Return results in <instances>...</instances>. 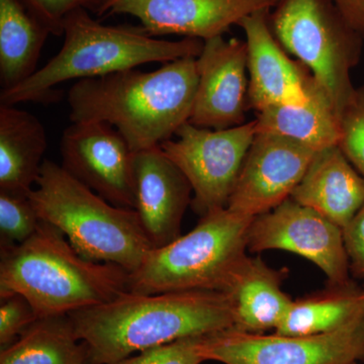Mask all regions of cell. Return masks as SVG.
<instances>
[{
    "instance_id": "16",
    "label": "cell",
    "mask_w": 364,
    "mask_h": 364,
    "mask_svg": "<svg viewBox=\"0 0 364 364\" xmlns=\"http://www.w3.org/2000/svg\"><path fill=\"white\" fill-rule=\"evenodd\" d=\"M135 188V210L154 248L178 238L193 188L160 146L136 153Z\"/></svg>"
},
{
    "instance_id": "5",
    "label": "cell",
    "mask_w": 364,
    "mask_h": 364,
    "mask_svg": "<svg viewBox=\"0 0 364 364\" xmlns=\"http://www.w3.org/2000/svg\"><path fill=\"white\" fill-rule=\"evenodd\" d=\"M28 198L42 221L63 233L85 259L136 272L154 248L138 213L117 207L45 159Z\"/></svg>"
},
{
    "instance_id": "14",
    "label": "cell",
    "mask_w": 364,
    "mask_h": 364,
    "mask_svg": "<svg viewBox=\"0 0 364 364\" xmlns=\"http://www.w3.org/2000/svg\"><path fill=\"white\" fill-rule=\"evenodd\" d=\"M247 45L223 36L205 41L196 58L198 90L188 123L223 130L246 123Z\"/></svg>"
},
{
    "instance_id": "20",
    "label": "cell",
    "mask_w": 364,
    "mask_h": 364,
    "mask_svg": "<svg viewBox=\"0 0 364 364\" xmlns=\"http://www.w3.org/2000/svg\"><path fill=\"white\" fill-rule=\"evenodd\" d=\"M257 133L291 139L316 152L338 145L340 122L332 100L316 79H311L308 97L301 104L277 105L257 112Z\"/></svg>"
},
{
    "instance_id": "4",
    "label": "cell",
    "mask_w": 364,
    "mask_h": 364,
    "mask_svg": "<svg viewBox=\"0 0 364 364\" xmlns=\"http://www.w3.org/2000/svg\"><path fill=\"white\" fill-rule=\"evenodd\" d=\"M128 282L126 270L85 259L44 221L25 243L0 256V296L21 294L39 318L107 303L128 291Z\"/></svg>"
},
{
    "instance_id": "30",
    "label": "cell",
    "mask_w": 364,
    "mask_h": 364,
    "mask_svg": "<svg viewBox=\"0 0 364 364\" xmlns=\"http://www.w3.org/2000/svg\"><path fill=\"white\" fill-rule=\"evenodd\" d=\"M349 26L364 40V0H332Z\"/></svg>"
},
{
    "instance_id": "24",
    "label": "cell",
    "mask_w": 364,
    "mask_h": 364,
    "mask_svg": "<svg viewBox=\"0 0 364 364\" xmlns=\"http://www.w3.org/2000/svg\"><path fill=\"white\" fill-rule=\"evenodd\" d=\"M41 222L28 195L0 191V250L25 243Z\"/></svg>"
},
{
    "instance_id": "27",
    "label": "cell",
    "mask_w": 364,
    "mask_h": 364,
    "mask_svg": "<svg viewBox=\"0 0 364 364\" xmlns=\"http://www.w3.org/2000/svg\"><path fill=\"white\" fill-rule=\"evenodd\" d=\"M0 299V344L6 348L40 318L21 294H4Z\"/></svg>"
},
{
    "instance_id": "19",
    "label": "cell",
    "mask_w": 364,
    "mask_h": 364,
    "mask_svg": "<svg viewBox=\"0 0 364 364\" xmlns=\"http://www.w3.org/2000/svg\"><path fill=\"white\" fill-rule=\"evenodd\" d=\"M47 147L37 117L0 104V191L28 196L39 179Z\"/></svg>"
},
{
    "instance_id": "15",
    "label": "cell",
    "mask_w": 364,
    "mask_h": 364,
    "mask_svg": "<svg viewBox=\"0 0 364 364\" xmlns=\"http://www.w3.org/2000/svg\"><path fill=\"white\" fill-rule=\"evenodd\" d=\"M270 11H256L238 23L247 45L248 107L257 112L305 102L313 77L306 66L289 58L275 39L268 20Z\"/></svg>"
},
{
    "instance_id": "17",
    "label": "cell",
    "mask_w": 364,
    "mask_h": 364,
    "mask_svg": "<svg viewBox=\"0 0 364 364\" xmlns=\"http://www.w3.org/2000/svg\"><path fill=\"white\" fill-rule=\"evenodd\" d=\"M291 198L344 229L364 207V178L332 146L316 153Z\"/></svg>"
},
{
    "instance_id": "26",
    "label": "cell",
    "mask_w": 364,
    "mask_h": 364,
    "mask_svg": "<svg viewBox=\"0 0 364 364\" xmlns=\"http://www.w3.org/2000/svg\"><path fill=\"white\" fill-rule=\"evenodd\" d=\"M205 336L188 337L153 347L114 364H202Z\"/></svg>"
},
{
    "instance_id": "22",
    "label": "cell",
    "mask_w": 364,
    "mask_h": 364,
    "mask_svg": "<svg viewBox=\"0 0 364 364\" xmlns=\"http://www.w3.org/2000/svg\"><path fill=\"white\" fill-rule=\"evenodd\" d=\"M364 314V286H330L322 293L294 299L274 333L306 336L339 329Z\"/></svg>"
},
{
    "instance_id": "31",
    "label": "cell",
    "mask_w": 364,
    "mask_h": 364,
    "mask_svg": "<svg viewBox=\"0 0 364 364\" xmlns=\"http://www.w3.org/2000/svg\"><path fill=\"white\" fill-rule=\"evenodd\" d=\"M355 364H359V363H355Z\"/></svg>"
},
{
    "instance_id": "12",
    "label": "cell",
    "mask_w": 364,
    "mask_h": 364,
    "mask_svg": "<svg viewBox=\"0 0 364 364\" xmlns=\"http://www.w3.org/2000/svg\"><path fill=\"white\" fill-rule=\"evenodd\" d=\"M316 153L286 136L256 134L227 208L254 219L279 207L293 195Z\"/></svg>"
},
{
    "instance_id": "29",
    "label": "cell",
    "mask_w": 364,
    "mask_h": 364,
    "mask_svg": "<svg viewBox=\"0 0 364 364\" xmlns=\"http://www.w3.org/2000/svg\"><path fill=\"white\" fill-rule=\"evenodd\" d=\"M350 272L364 282V207L343 229Z\"/></svg>"
},
{
    "instance_id": "18",
    "label": "cell",
    "mask_w": 364,
    "mask_h": 364,
    "mask_svg": "<svg viewBox=\"0 0 364 364\" xmlns=\"http://www.w3.org/2000/svg\"><path fill=\"white\" fill-rule=\"evenodd\" d=\"M284 273L260 258L246 256L223 289L237 331L263 334L277 330L294 299L282 289Z\"/></svg>"
},
{
    "instance_id": "28",
    "label": "cell",
    "mask_w": 364,
    "mask_h": 364,
    "mask_svg": "<svg viewBox=\"0 0 364 364\" xmlns=\"http://www.w3.org/2000/svg\"><path fill=\"white\" fill-rule=\"evenodd\" d=\"M28 11L49 30L51 35H63L67 16L79 9L92 11L97 0H21Z\"/></svg>"
},
{
    "instance_id": "7",
    "label": "cell",
    "mask_w": 364,
    "mask_h": 364,
    "mask_svg": "<svg viewBox=\"0 0 364 364\" xmlns=\"http://www.w3.org/2000/svg\"><path fill=\"white\" fill-rule=\"evenodd\" d=\"M268 20L284 51L324 88L340 119L355 90L350 72L360 59L363 38L332 0H279Z\"/></svg>"
},
{
    "instance_id": "3",
    "label": "cell",
    "mask_w": 364,
    "mask_h": 364,
    "mask_svg": "<svg viewBox=\"0 0 364 364\" xmlns=\"http://www.w3.org/2000/svg\"><path fill=\"white\" fill-rule=\"evenodd\" d=\"M63 35L60 51L25 82L1 90L0 104L54 102L61 95L57 86L66 81L102 77L153 62L198 58L205 44L195 38L156 39L142 26L102 25L85 9L67 16Z\"/></svg>"
},
{
    "instance_id": "25",
    "label": "cell",
    "mask_w": 364,
    "mask_h": 364,
    "mask_svg": "<svg viewBox=\"0 0 364 364\" xmlns=\"http://www.w3.org/2000/svg\"><path fill=\"white\" fill-rule=\"evenodd\" d=\"M339 122V148L364 178V85L355 88Z\"/></svg>"
},
{
    "instance_id": "2",
    "label": "cell",
    "mask_w": 364,
    "mask_h": 364,
    "mask_svg": "<svg viewBox=\"0 0 364 364\" xmlns=\"http://www.w3.org/2000/svg\"><path fill=\"white\" fill-rule=\"evenodd\" d=\"M198 81L196 58L81 79L68 92L70 119L111 124L135 153L159 147L188 123Z\"/></svg>"
},
{
    "instance_id": "1",
    "label": "cell",
    "mask_w": 364,
    "mask_h": 364,
    "mask_svg": "<svg viewBox=\"0 0 364 364\" xmlns=\"http://www.w3.org/2000/svg\"><path fill=\"white\" fill-rule=\"evenodd\" d=\"M69 317L88 364H114L153 347L234 328L227 296L217 291H127Z\"/></svg>"
},
{
    "instance_id": "21",
    "label": "cell",
    "mask_w": 364,
    "mask_h": 364,
    "mask_svg": "<svg viewBox=\"0 0 364 364\" xmlns=\"http://www.w3.org/2000/svg\"><path fill=\"white\" fill-rule=\"evenodd\" d=\"M50 35L21 0H0L1 90H11L32 77Z\"/></svg>"
},
{
    "instance_id": "13",
    "label": "cell",
    "mask_w": 364,
    "mask_h": 364,
    "mask_svg": "<svg viewBox=\"0 0 364 364\" xmlns=\"http://www.w3.org/2000/svg\"><path fill=\"white\" fill-rule=\"evenodd\" d=\"M279 0H97V16L129 14L152 37L177 35L207 41L224 35L256 11Z\"/></svg>"
},
{
    "instance_id": "23",
    "label": "cell",
    "mask_w": 364,
    "mask_h": 364,
    "mask_svg": "<svg viewBox=\"0 0 364 364\" xmlns=\"http://www.w3.org/2000/svg\"><path fill=\"white\" fill-rule=\"evenodd\" d=\"M69 315L40 318L2 348L0 364H87V349Z\"/></svg>"
},
{
    "instance_id": "6",
    "label": "cell",
    "mask_w": 364,
    "mask_h": 364,
    "mask_svg": "<svg viewBox=\"0 0 364 364\" xmlns=\"http://www.w3.org/2000/svg\"><path fill=\"white\" fill-rule=\"evenodd\" d=\"M253 219L220 208L203 215L189 233L153 248L129 274L128 291L153 294L171 291H222L247 256Z\"/></svg>"
},
{
    "instance_id": "9",
    "label": "cell",
    "mask_w": 364,
    "mask_h": 364,
    "mask_svg": "<svg viewBox=\"0 0 364 364\" xmlns=\"http://www.w3.org/2000/svg\"><path fill=\"white\" fill-rule=\"evenodd\" d=\"M203 355L224 364L364 363V314L339 329L306 336L225 330L205 336Z\"/></svg>"
},
{
    "instance_id": "11",
    "label": "cell",
    "mask_w": 364,
    "mask_h": 364,
    "mask_svg": "<svg viewBox=\"0 0 364 364\" xmlns=\"http://www.w3.org/2000/svg\"><path fill=\"white\" fill-rule=\"evenodd\" d=\"M65 171L107 202L135 210V155L123 136L102 122H75L60 141Z\"/></svg>"
},
{
    "instance_id": "10",
    "label": "cell",
    "mask_w": 364,
    "mask_h": 364,
    "mask_svg": "<svg viewBox=\"0 0 364 364\" xmlns=\"http://www.w3.org/2000/svg\"><path fill=\"white\" fill-rule=\"evenodd\" d=\"M247 247L251 252L284 250L298 254L320 268L331 286L351 282L343 229L291 198L254 218Z\"/></svg>"
},
{
    "instance_id": "8",
    "label": "cell",
    "mask_w": 364,
    "mask_h": 364,
    "mask_svg": "<svg viewBox=\"0 0 364 364\" xmlns=\"http://www.w3.org/2000/svg\"><path fill=\"white\" fill-rule=\"evenodd\" d=\"M256 134L255 119L223 130L186 123L177 130L176 140L160 145L188 179L191 205L202 217L228 207Z\"/></svg>"
}]
</instances>
